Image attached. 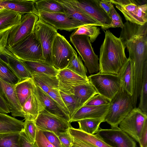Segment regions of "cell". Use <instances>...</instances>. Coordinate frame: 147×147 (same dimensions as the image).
I'll return each instance as SVG.
<instances>
[{
  "mask_svg": "<svg viewBox=\"0 0 147 147\" xmlns=\"http://www.w3.org/2000/svg\"><path fill=\"white\" fill-rule=\"evenodd\" d=\"M134 63V86L141 85L145 67L147 65V22L142 25L126 21L119 38Z\"/></svg>",
  "mask_w": 147,
  "mask_h": 147,
  "instance_id": "cell-1",
  "label": "cell"
},
{
  "mask_svg": "<svg viewBox=\"0 0 147 147\" xmlns=\"http://www.w3.org/2000/svg\"><path fill=\"white\" fill-rule=\"evenodd\" d=\"M100 48L99 72L118 75L127 60L125 47L119 38L109 30Z\"/></svg>",
  "mask_w": 147,
  "mask_h": 147,
  "instance_id": "cell-2",
  "label": "cell"
},
{
  "mask_svg": "<svg viewBox=\"0 0 147 147\" xmlns=\"http://www.w3.org/2000/svg\"><path fill=\"white\" fill-rule=\"evenodd\" d=\"M134 108L132 96L121 86L118 92L110 100L104 122H107L111 128L118 127Z\"/></svg>",
  "mask_w": 147,
  "mask_h": 147,
  "instance_id": "cell-3",
  "label": "cell"
},
{
  "mask_svg": "<svg viewBox=\"0 0 147 147\" xmlns=\"http://www.w3.org/2000/svg\"><path fill=\"white\" fill-rule=\"evenodd\" d=\"M7 49L16 58L23 61L45 62L41 45L33 32L11 47Z\"/></svg>",
  "mask_w": 147,
  "mask_h": 147,
  "instance_id": "cell-4",
  "label": "cell"
},
{
  "mask_svg": "<svg viewBox=\"0 0 147 147\" xmlns=\"http://www.w3.org/2000/svg\"><path fill=\"white\" fill-rule=\"evenodd\" d=\"M123 13L126 21L142 25L147 22L146 0H110Z\"/></svg>",
  "mask_w": 147,
  "mask_h": 147,
  "instance_id": "cell-5",
  "label": "cell"
},
{
  "mask_svg": "<svg viewBox=\"0 0 147 147\" xmlns=\"http://www.w3.org/2000/svg\"><path fill=\"white\" fill-rule=\"evenodd\" d=\"M70 39L82 57L89 74L98 72L99 58L94 51L89 37L84 35H71Z\"/></svg>",
  "mask_w": 147,
  "mask_h": 147,
  "instance_id": "cell-6",
  "label": "cell"
},
{
  "mask_svg": "<svg viewBox=\"0 0 147 147\" xmlns=\"http://www.w3.org/2000/svg\"><path fill=\"white\" fill-rule=\"evenodd\" d=\"M89 82L98 94L110 100L117 94L121 87L118 75L98 72L88 76Z\"/></svg>",
  "mask_w": 147,
  "mask_h": 147,
  "instance_id": "cell-7",
  "label": "cell"
},
{
  "mask_svg": "<svg viewBox=\"0 0 147 147\" xmlns=\"http://www.w3.org/2000/svg\"><path fill=\"white\" fill-rule=\"evenodd\" d=\"M76 53L65 38L58 33L54 38L51 48L53 66L58 70L65 68L72 57Z\"/></svg>",
  "mask_w": 147,
  "mask_h": 147,
  "instance_id": "cell-8",
  "label": "cell"
},
{
  "mask_svg": "<svg viewBox=\"0 0 147 147\" xmlns=\"http://www.w3.org/2000/svg\"><path fill=\"white\" fill-rule=\"evenodd\" d=\"M147 114L138 107H134L119 123V127L134 140L139 142L141 135L146 124Z\"/></svg>",
  "mask_w": 147,
  "mask_h": 147,
  "instance_id": "cell-9",
  "label": "cell"
},
{
  "mask_svg": "<svg viewBox=\"0 0 147 147\" xmlns=\"http://www.w3.org/2000/svg\"><path fill=\"white\" fill-rule=\"evenodd\" d=\"M35 122L38 129L51 132L57 136L71 127L70 122L45 109L39 113Z\"/></svg>",
  "mask_w": 147,
  "mask_h": 147,
  "instance_id": "cell-10",
  "label": "cell"
},
{
  "mask_svg": "<svg viewBox=\"0 0 147 147\" xmlns=\"http://www.w3.org/2000/svg\"><path fill=\"white\" fill-rule=\"evenodd\" d=\"M34 32L41 45L45 62L53 66L51 48L54 38L58 33L57 30L39 18L35 25Z\"/></svg>",
  "mask_w": 147,
  "mask_h": 147,
  "instance_id": "cell-11",
  "label": "cell"
},
{
  "mask_svg": "<svg viewBox=\"0 0 147 147\" xmlns=\"http://www.w3.org/2000/svg\"><path fill=\"white\" fill-rule=\"evenodd\" d=\"M39 18L38 16L33 13L22 15L20 23L9 32L7 46H13L32 33Z\"/></svg>",
  "mask_w": 147,
  "mask_h": 147,
  "instance_id": "cell-12",
  "label": "cell"
},
{
  "mask_svg": "<svg viewBox=\"0 0 147 147\" xmlns=\"http://www.w3.org/2000/svg\"><path fill=\"white\" fill-rule=\"evenodd\" d=\"M67 3L77 7L100 23L103 30L106 29L111 24L109 16L100 7L99 0H65Z\"/></svg>",
  "mask_w": 147,
  "mask_h": 147,
  "instance_id": "cell-13",
  "label": "cell"
},
{
  "mask_svg": "<svg viewBox=\"0 0 147 147\" xmlns=\"http://www.w3.org/2000/svg\"><path fill=\"white\" fill-rule=\"evenodd\" d=\"M39 18L56 30L71 31L85 25L64 13L38 11Z\"/></svg>",
  "mask_w": 147,
  "mask_h": 147,
  "instance_id": "cell-14",
  "label": "cell"
},
{
  "mask_svg": "<svg viewBox=\"0 0 147 147\" xmlns=\"http://www.w3.org/2000/svg\"><path fill=\"white\" fill-rule=\"evenodd\" d=\"M106 143L114 147H137L136 142L119 127L99 129L96 133Z\"/></svg>",
  "mask_w": 147,
  "mask_h": 147,
  "instance_id": "cell-15",
  "label": "cell"
},
{
  "mask_svg": "<svg viewBox=\"0 0 147 147\" xmlns=\"http://www.w3.org/2000/svg\"><path fill=\"white\" fill-rule=\"evenodd\" d=\"M59 89L74 97L76 101V111L83 106L92 97L98 94L90 82L75 86L61 87Z\"/></svg>",
  "mask_w": 147,
  "mask_h": 147,
  "instance_id": "cell-16",
  "label": "cell"
},
{
  "mask_svg": "<svg viewBox=\"0 0 147 147\" xmlns=\"http://www.w3.org/2000/svg\"><path fill=\"white\" fill-rule=\"evenodd\" d=\"M15 85L7 82L0 78V93L9 105L12 115L23 117L22 107L16 92Z\"/></svg>",
  "mask_w": 147,
  "mask_h": 147,
  "instance_id": "cell-17",
  "label": "cell"
},
{
  "mask_svg": "<svg viewBox=\"0 0 147 147\" xmlns=\"http://www.w3.org/2000/svg\"><path fill=\"white\" fill-rule=\"evenodd\" d=\"M36 0H0V6L5 9L20 13L22 16L27 13H33L39 16L35 7Z\"/></svg>",
  "mask_w": 147,
  "mask_h": 147,
  "instance_id": "cell-18",
  "label": "cell"
},
{
  "mask_svg": "<svg viewBox=\"0 0 147 147\" xmlns=\"http://www.w3.org/2000/svg\"><path fill=\"white\" fill-rule=\"evenodd\" d=\"M109 105L84 106L75 112L71 118L70 122H77L85 119L104 118L107 112Z\"/></svg>",
  "mask_w": 147,
  "mask_h": 147,
  "instance_id": "cell-19",
  "label": "cell"
},
{
  "mask_svg": "<svg viewBox=\"0 0 147 147\" xmlns=\"http://www.w3.org/2000/svg\"><path fill=\"white\" fill-rule=\"evenodd\" d=\"M57 0L63 7L64 13L69 17L85 25L102 27L100 23L79 8L67 3L65 0Z\"/></svg>",
  "mask_w": 147,
  "mask_h": 147,
  "instance_id": "cell-20",
  "label": "cell"
},
{
  "mask_svg": "<svg viewBox=\"0 0 147 147\" xmlns=\"http://www.w3.org/2000/svg\"><path fill=\"white\" fill-rule=\"evenodd\" d=\"M35 90L44 109L70 122V118L69 116L62 110L58 104L47 93L35 85Z\"/></svg>",
  "mask_w": 147,
  "mask_h": 147,
  "instance_id": "cell-21",
  "label": "cell"
},
{
  "mask_svg": "<svg viewBox=\"0 0 147 147\" xmlns=\"http://www.w3.org/2000/svg\"><path fill=\"white\" fill-rule=\"evenodd\" d=\"M122 88L131 96L134 90L135 71L134 63L128 58L118 74Z\"/></svg>",
  "mask_w": 147,
  "mask_h": 147,
  "instance_id": "cell-22",
  "label": "cell"
},
{
  "mask_svg": "<svg viewBox=\"0 0 147 147\" xmlns=\"http://www.w3.org/2000/svg\"><path fill=\"white\" fill-rule=\"evenodd\" d=\"M44 107L35 90L29 96L22 107L23 117L35 121Z\"/></svg>",
  "mask_w": 147,
  "mask_h": 147,
  "instance_id": "cell-23",
  "label": "cell"
},
{
  "mask_svg": "<svg viewBox=\"0 0 147 147\" xmlns=\"http://www.w3.org/2000/svg\"><path fill=\"white\" fill-rule=\"evenodd\" d=\"M5 56L6 61L20 81L32 78V73L23 61L15 57L7 49Z\"/></svg>",
  "mask_w": 147,
  "mask_h": 147,
  "instance_id": "cell-24",
  "label": "cell"
},
{
  "mask_svg": "<svg viewBox=\"0 0 147 147\" xmlns=\"http://www.w3.org/2000/svg\"><path fill=\"white\" fill-rule=\"evenodd\" d=\"M20 13L3 9H0V34L10 30L20 22Z\"/></svg>",
  "mask_w": 147,
  "mask_h": 147,
  "instance_id": "cell-25",
  "label": "cell"
},
{
  "mask_svg": "<svg viewBox=\"0 0 147 147\" xmlns=\"http://www.w3.org/2000/svg\"><path fill=\"white\" fill-rule=\"evenodd\" d=\"M32 79L35 86L39 87L47 93L53 89H58L59 81L57 76L48 75L42 73H32Z\"/></svg>",
  "mask_w": 147,
  "mask_h": 147,
  "instance_id": "cell-26",
  "label": "cell"
},
{
  "mask_svg": "<svg viewBox=\"0 0 147 147\" xmlns=\"http://www.w3.org/2000/svg\"><path fill=\"white\" fill-rule=\"evenodd\" d=\"M24 130V122L0 112V134L20 133Z\"/></svg>",
  "mask_w": 147,
  "mask_h": 147,
  "instance_id": "cell-27",
  "label": "cell"
},
{
  "mask_svg": "<svg viewBox=\"0 0 147 147\" xmlns=\"http://www.w3.org/2000/svg\"><path fill=\"white\" fill-rule=\"evenodd\" d=\"M57 76L59 81V85L72 86L89 83L88 79L67 68L59 70Z\"/></svg>",
  "mask_w": 147,
  "mask_h": 147,
  "instance_id": "cell-28",
  "label": "cell"
},
{
  "mask_svg": "<svg viewBox=\"0 0 147 147\" xmlns=\"http://www.w3.org/2000/svg\"><path fill=\"white\" fill-rule=\"evenodd\" d=\"M68 131L74 138L87 142L96 147H114L106 143L97 134H91L72 127Z\"/></svg>",
  "mask_w": 147,
  "mask_h": 147,
  "instance_id": "cell-29",
  "label": "cell"
},
{
  "mask_svg": "<svg viewBox=\"0 0 147 147\" xmlns=\"http://www.w3.org/2000/svg\"><path fill=\"white\" fill-rule=\"evenodd\" d=\"M17 96L22 107L29 96L34 92L35 85L32 78L20 81L15 85Z\"/></svg>",
  "mask_w": 147,
  "mask_h": 147,
  "instance_id": "cell-30",
  "label": "cell"
},
{
  "mask_svg": "<svg viewBox=\"0 0 147 147\" xmlns=\"http://www.w3.org/2000/svg\"><path fill=\"white\" fill-rule=\"evenodd\" d=\"M23 61L31 73L35 72L57 76L59 72L53 66L45 62Z\"/></svg>",
  "mask_w": 147,
  "mask_h": 147,
  "instance_id": "cell-31",
  "label": "cell"
},
{
  "mask_svg": "<svg viewBox=\"0 0 147 147\" xmlns=\"http://www.w3.org/2000/svg\"><path fill=\"white\" fill-rule=\"evenodd\" d=\"M35 5L38 11L64 13L63 7L57 0H36Z\"/></svg>",
  "mask_w": 147,
  "mask_h": 147,
  "instance_id": "cell-32",
  "label": "cell"
},
{
  "mask_svg": "<svg viewBox=\"0 0 147 147\" xmlns=\"http://www.w3.org/2000/svg\"><path fill=\"white\" fill-rule=\"evenodd\" d=\"M0 78L13 85H16L20 81L7 62L0 57Z\"/></svg>",
  "mask_w": 147,
  "mask_h": 147,
  "instance_id": "cell-33",
  "label": "cell"
},
{
  "mask_svg": "<svg viewBox=\"0 0 147 147\" xmlns=\"http://www.w3.org/2000/svg\"><path fill=\"white\" fill-rule=\"evenodd\" d=\"M104 118L88 119L80 120L78 122L79 129L86 133L94 134L99 130L100 124L104 122Z\"/></svg>",
  "mask_w": 147,
  "mask_h": 147,
  "instance_id": "cell-34",
  "label": "cell"
},
{
  "mask_svg": "<svg viewBox=\"0 0 147 147\" xmlns=\"http://www.w3.org/2000/svg\"><path fill=\"white\" fill-rule=\"evenodd\" d=\"M65 68L86 79H88L86 75L87 69L83 64L80 56H78L77 53L73 56Z\"/></svg>",
  "mask_w": 147,
  "mask_h": 147,
  "instance_id": "cell-35",
  "label": "cell"
},
{
  "mask_svg": "<svg viewBox=\"0 0 147 147\" xmlns=\"http://www.w3.org/2000/svg\"><path fill=\"white\" fill-rule=\"evenodd\" d=\"M100 33V28L96 26L84 25L78 27L71 35H84L87 36L89 37L90 42L93 43Z\"/></svg>",
  "mask_w": 147,
  "mask_h": 147,
  "instance_id": "cell-36",
  "label": "cell"
},
{
  "mask_svg": "<svg viewBox=\"0 0 147 147\" xmlns=\"http://www.w3.org/2000/svg\"><path fill=\"white\" fill-rule=\"evenodd\" d=\"M20 133L0 134V147H20Z\"/></svg>",
  "mask_w": 147,
  "mask_h": 147,
  "instance_id": "cell-37",
  "label": "cell"
},
{
  "mask_svg": "<svg viewBox=\"0 0 147 147\" xmlns=\"http://www.w3.org/2000/svg\"><path fill=\"white\" fill-rule=\"evenodd\" d=\"M140 96V101L138 107L147 114V65L144 69Z\"/></svg>",
  "mask_w": 147,
  "mask_h": 147,
  "instance_id": "cell-38",
  "label": "cell"
},
{
  "mask_svg": "<svg viewBox=\"0 0 147 147\" xmlns=\"http://www.w3.org/2000/svg\"><path fill=\"white\" fill-rule=\"evenodd\" d=\"M38 129L34 121L25 119L24 122L23 131L28 139L32 143L36 142V136Z\"/></svg>",
  "mask_w": 147,
  "mask_h": 147,
  "instance_id": "cell-39",
  "label": "cell"
},
{
  "mask_svg": "<svg viewBox=\"0 0 147 147\" xmlns=\"http://www.w3.org/2000/svg\"><path fill=\"white\" fill-rule=\"evenodd\" d=\"M59 93L68 111L69 116L71 118L76 111L77 103L76 99L73 96L68 94L60 90Z\"/></svg>",
  "mask_w": 147,
  "mask_h": 147,
  "instance_id": "cell-40",
  "label": "cell"
},
{
  "mask_svg": "<svg viewBox=\"0 0 147 147\" xmlns=\"http://www.w3.org/2000/svg\"><path fill=\"white\" fill-rule=\"evenodd\" d=\"M110 101V100L109 99L98 94L92 97L84 106H98L105 105L109 104Z\"/></svg>",
  "mask_w": 147,
  "mask_h": 147,
  "instance_id": "cell-41",
  "label": "cell"
},
{
  "mask_svg": "<svg viewBox=\"0 0 147 147\" xmlns=\"http://www.w3.org/2000/svg\"><path fill=\"white\" fill-rule=\"evenodd\" d=\"M47 94L55 100L62 110L69 116L68 111L61 97L59 89H52Z\"/></svg>",
  "mask_w": 147,
  "mask_h": 147,
  "instance_id": "cell-42",
  "label": "cell"
},
{
  "mask_svg": "<svg viewBox=\"0 0 147 147\" xmlns=\"http://www.w3.org/2000/svg\"><path fill=\"white\" fill-rule=\"evenodd\" d=\"M35 140L38 147H55L48 141L42 131L38 129L36 131Z\"/></svg>",
  "mask_w": 147,
  "mask_h": 147,
  "instance_id": "cell-43",
  "label": "cell"
},
{
  "mask_svg": "<svg viewBox=\"0 0 147 147\" xmlns=\"http://www.w3.org/2000/svg\"><path fill=\"white\" fill-rule=\"evenodd\" d=\"M61 142L62 147H72L73 138L68 130L58 136Z\"/></svg>",
  "mask_w": 147,
  "mask_h": 147,
  "instance_id": "cell-44",
  "label": "cell"
},
{
  "mask_svg": "<svg viewBox=\"0 0 147 147\" xmlns=\"http://www.w3.org/2000/svg\"><path fill=\"white\" fill-rule=\"evenodd\" d=\"M10 31H7L0 34V56L1 55L5 56V54L7 46V40Z\"/></svg>",
  "mask_w": 147,
  "mask_h": 147,
  "instance_id": "cell-45",
  "label": "cell"
},
{
  "mask_svg": "<svg viewBox=\"0 0 147 147\" xmlns=\"http://www.w3.org/2000/svg\"><path fill=\"white\" fill-rule=\"evenodd\" d=\"M42 132L48 141L54 146L55 147H62L60 140L56 135L49 131Z\"/></svg>",
  "mask_w": 147,
  "mask_h": 147,
  "instance_id": "cell-46",
  "label": "cell"
},
{
  "mask_svg": "<svg viewBox=\"0 0 147 147\" xmlns=\"http://www.w3.org/2000/svg\"><path fill=\"white\" fill-rule=\"evenodd\" d=\"M20 147H38L36 142L33 143L29 140L24 131L20 132Z\"/></svg>",
  "mask_w": 147,
  "mask_h": 147,
  "instance_id": "cell-47",
  "label": "cell"
},
{
  "mask_svg": "<svg viewBox=\"0 0 147 147\" xmlns=\"http://www.w3.org/2000/svg\"><path fill=\"white\" fill-rule=\"evenodd\" d=\"M99 4L100 7L109 17L111 7L113 5L111 0H99Z\"/></svg>",
  "mask_w": 147,
  "mask_h": 147,
  "instance_id": "cell-48",
  "label": "cell"
},
{
  "mask_svg": "<svg viewBox=\"0 0 147 147\" xmlns=\"http://www.w3.org/2000/svg\"><path fill=\"white\" fill-rule=\"evenodd\" d=\"M139 143L140 147H147V123L145 125L143 129Z\"/></svg>",
  "mask_w": 147,
  "mask_h": 147,
  "instance_id": "cell-49",
  "label": "cell"
},
{
  "mask_svg": "<svg viewBox=\"0 0 147 147\" xmlns=\"http://www.w3.org/2000/svg\"><path fill=\"white\" fill-rule=\"evenodd\" d=\"M0 112L5 114L10 112L9 105L3 98L0 93Z\"/></svg>",
  "mask_w": 147,
  "mask_h": 147,
  "instance_id": "cell-50",
  "label": "cell"
},
{
  "mask_svg": "<svg viewBox=\"0 0 147 147\" xmlns=\"http://www.w3.org/2000/svg\"><path fill=\"white\" fill-rule=\"evenodd\" d=\"M109 17L111 19V22H123L121 17L116 10L113 5L111 7L110 13Z\"/></svg>",
  "mask_w": 147,
  "mask_h": 147,
  "instance_id": "cell-51",
  "label": "cell"
},
{
  "mask_svg": "<svg viewBox=\"0 0 147 147\" xmlns=\"http://www.w3.org/2000/svg\"><path fill=\"white\" fill-rule=\"evenodd\" d=\"M73 138V145L72 147H96L87 142Z\"/></svg>",
  "mask_w": 147,
  "mask_h": 147,
  "instance_id": "cell-52",
  "label": "cell"
},
{
  "mask_svg": "<svg viewBox=\"0 0 147 147\" xmlns=\"http://www.w3.org/2000/svg\"><path fill=\"white\" fill-rule=\"evenodd\" d=\"M124 26L123 22H111L110 24L106 28L107 29L110 28H122Z\"/></svg>",
  "mask_w": 147,
  "mask_h": 147,
  "instance_id": "cell-53",
  "label": "cell"
},
{
  "mask_svg": "<svg viewBox=\"0 0 147 147\" xmlns=\"http://www.w3.org/2000/svg\"><path fill=\"white\" fill-rule=\"evenodd\" d=\"M4 9V8L3 7L0 6V9Z\"/></svg>",
  "mask_w": 147,
  "mask_h": 147,
  "instance_id": "cell-54",
  "label": "cell"
},
{
  "mask_svg": "<svg viewBox=\"0 0 147 147\" xmlns=\"http://www.w3.org/2000/svg\"></svg>",
  "mask_w": 147,
  "mask_h": 147,
  "instance_id": "cell-55",
  "label": "cell"
}]
</instances>
